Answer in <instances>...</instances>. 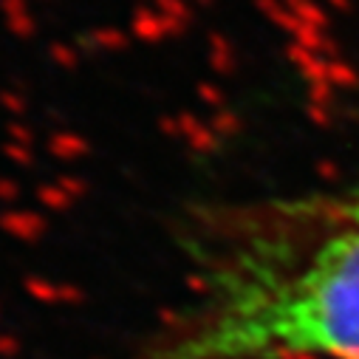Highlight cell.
<instances>
[{
    "label": "cell",
    "instance_id": "obj_1",
    "mask_svg": "<svg viewBox=\"0 0 359 359\" xmlns=\"http://www.w3.org/2000/svg\"><path fill=\"white\" fill-rule=\"evenodd\" d=\"M190 294L136 359H359V190L196 210Z\"/></svg>",
    "mask_w": 359,
    "mask_h": 359
}]
</instances>
